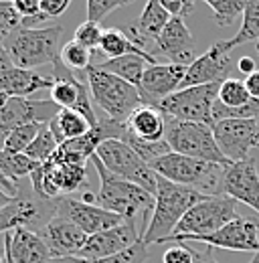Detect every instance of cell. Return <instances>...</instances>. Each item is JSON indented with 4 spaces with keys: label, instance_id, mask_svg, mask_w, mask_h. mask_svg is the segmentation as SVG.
Instances as JSON below:
<instances>
[{
    "label": "cell",
    "instance_id": "cell-28",
    "mask_svg": "<svg viewBox=\"0 0 259 263\" xmlns=\"http://www.w3.org/2000/svg\"><path fill=\"white\" fill-rule=\"evenodd\" d=\"M94 126L75 109H59V114L49 122V130L53 132L57 144H63L67 140H75L79 136H85Z\"/></svg>",
    "mask_w": 259,
    "mask_h": 263
},
{
    "label": "cell",
    "instance_id": "cell-20",
    "mask_svg": "<svg viewBox=\"0 0 259 263\" xmlns=\"http://www.w3.org/2000/svg\"><path fill=\"white\" fill-rule=\"evenodd\" d=\"M231 57L225 49L215 43L209 51H205L202 55H198L194 59L193 65H189L182 87H194V85H209V83H223L225 79H229L231 73Z\"/></svg>",
    "mask_w": 259,
    "mask_h": 263
},
{
    "label": "cell",
    "instance_id": "cell-47",
    "mask_svg": "<svg viewBox=\"0 0 259 263\" xmlns=\"http://www.w3.org/2000/svg\"><path fill=\"white\" fill-rule=\"evenodd\" d=\"M14 198H16V197H10V195H8V193H6L4 189H0V209L8 206V204H10V202H12Z\"/></svg>",
    "mask_w": 259,
    "mask_h": 263
},
{
    "label": "cell",
    "instance_id": "cell-29",
    "mask_svg": "<svg viewBox=\"0 0 259 263\" xmlns=\"http://www.w3.org/2000/svg\"><path fill=\"white\" fill-rule=\"evenodd\" d=\"M259 41V0H245V10H243V23L241 29L235 33V36L219 41V45L231 53L235 47L247 45V43H257Z\"/></svg>",
    "mask_w": 259,
    "mask_h": 263
},
{
    "label": "cell",
    "instance_id": "cell-11",
    "mask_svg": "<svg viewBox=\"0 0 259 263\" xmlns=\"http://www.w3.org/2000/svg\"><path fill=\"white\" fill-rule=\"evenodd\" d=\"M87 81V79H85ZM85 81L79 77V73L67 69L59 61L53 63V87H51V99L61 109H75L81 114L91 126H97V118L94 103H91V91L85 87Z\"/></svg>",
    "mask_w": 259,
    "mask_h": 263
},
{
    "label": "cell",
    "instance_id": "cell-49",
    "mask_svg": "<svg viewBox=\"0 0 259 263\" xmlns=\"http://www.w3.org/2000/svg\"><path fill=\"white\" fill-rule=\"evenodd\" d=\"M251 263H259V251L253 255V259H251Z\"/></svg>",
    "mask_w": 259,
    "mask_h": 263
},
{
    "label": "cell",
    "instance_id": "cell-4",
    "mask_svg": "<svg viewBox=\"0 0 259 263\" xmlns=\"http://www.w3.org/2000/svg\"><path fill=\"white\" fill-rule=\"evenodd\" d=\"M61 36H63L61 25L47 29L21 27L2 43L0 51L10 59L12 65L21 69H34L39 65L59 61Z\"/></svg>",
    "mask_w": 259,
    "mask_h": 263
},
{
    "label": "cell",
    "instance_id": "cell-46",
    "mask_svg": "<svg viewBox=\"0 0 259 263\" xmlns=\"http://www.w3.org/2000/svg\"><path fill=\"white\" fill-rule=\"evenodd\" d=\"M0 189H4L10 197H18V195H21V193H18V189H16V186H14V184H12L4 174H2V170H0Z\"/></svg>",
    "mask_w": 259,
    "mask_h": 263
},
{
    "label": "cell",
    "instance_id": "cell-33",
    "mask_svg": "<svg viewBox=\"0 0 259 263\" xmlns=\"http://www.w3.org/2000/svg\"><path fill=\"white\" fill-rule=\"evenodd\" d=\"M61 63H63L67 69L75 71V73H85L89 67L94 65V53L85 47H81L79 43H75L73 39L69 43H65L61 47V55H59Z\"/></svg>",
    "mask_w": 259,
    "mask_h": 263
},
{
    "label": "cell",
    "instance_id": "cell-22",
    "mask_svg": "<svg viewBox=\"0 0 259 263\" xmlns=\"http://www.w3.org/2000/svg\"><path fill=\"white\" fill-rule=\"evenodd\" d=\"M53 87V79L41 77L32 69H21L12 65L10 59L0 51V91L10 98H31L32 93Z\"/></svg>",
    "mask_w": 259,
    "mask_h": 263
},
{
    "label": "cell",
    "instance_id": "cell-2",
    "mask_svg": "<svg viewBox=\"0 0 259 263\" xmlns=\"http://www.w3.org/2000/svg\"><path fill=\"white\" fill-rule=\"evenodd\" d=\"M99 176V191H97V204L109 213L120 215L122 219H136L142 215L146 227L150 223V211H154L156 198L144 191L142 186L128 182L116 174H112L96 154L89 158Z\"/></svg>",
    "mask_w": 259,
    "mask_h": 263
},
{
    "label": "cell",
    "instance_id": "cell-41",
    "mask_svg": "<svg viewBox=\"0 0 259 263\" xmlns=\"http://www.w3.org/2000/svg\"><path fill=\"white\" fill-rule=\"evenodd\" d=\"M71 0H41V14L47 18H57L65 14V10L69 8Z\"/></svg>",
    "mask_w": 259,
    "mask_h": 263
},
{
    "label": "cell",
    "instance_id": "cell-43",
    "mask_svg": "<svg viewBox=\"0 0 259 263\" xmlns=\"http://www.w3.org/2000/svg\"><path fill=\"white\" fill-rule=\"evenodd\" d=\"M193 255L194 263H219L213 255V247H209V245H205L200 249H193Z\"/></svg>",
    "mask_w": 259,
    "mask_h": 263
},
{
    "label": "cell",
    "instance_id": "cell-30",
    "mask_svg": "<svg viewBox=\"0 0 259 263\" xmlns=\"http://www.w3.org/2000/svg\"><path fill=\"white\" fill-rule=\"evenodd\" d=\"M39 162H34L32 158H29L25 152L23 154H14V152H6L0 150V170L2 174L16 186V180L31 176L32 172L39 168Z\"/></svg>",
    "mask_w": 259,
    "mask_h": 263
},
{
    "label": "cell",
    "instance_id": "cell-15",
    "mask_svg": "<svg viewBox=\"0 0 259 263\" xmlns=\"http://www.w3.org/2000/svg\"><path fill=\"white\" fill-rule=\"evenodd\" d=\"M140 241H142V237L138 235L136 219H126L118 227H112V229L91 235L87 239V243L83 245V249L75 257H81V259L112 257V255H118V253L126 251L130 247H134Z\"/></svg>",
    "mask_w": 259,
    "mask_h": 263
},
{
    "label": "cell",
    "instance_id": "cell-13",
    "mask_svg": "<svg viewBox=\"0 0 259 263\" xmlns=\"http://www.w3.org/2000/svg\"><path fill=\"white\" fill-rule=\"evenodd\" d=\"M217 146L231 162L247 160L251 150L259 146L257 118H229L213 126Z\"/></svg>",
    "mask_w": 259,
    "mask_h": 263
},
{
    "label": "cell",
    "instance_id": "cell-5",
    "mask_svg": "<svg viewBox=\"0 0 259 263\" xmlns=\"http://www.w3.org/2000/svg\"><path fill=\"white\" fill-rule=\"evenodd\" d=\"M85 79L91 91V99L101 107L103 116L116 122H128V118L144 105L138 87L132 83L101 71L97 65H91L85 71Z\"/></svg>",
    "mask_w": 259,
    "mask_h": 263
},
{
    "label": "cell",
    "instance_id": "cell-37",
    "mask_svg": "<svg viewBox=\"0 0 259 263\" xmlns=\"http://www.w3.org/2000/svg\"><path fill=\"white\" fill-rule=\"evenodd\" d=\"M21 27H23V16L16 12L12 0H0V47Z\"/></svg>",
    "mask_w": 259,
    "mask_h": 263
},
{
    "label": "cell",
    "instance_id": "cell-39",
    "mask_svg": "<svg viewBox=\"0 0 259 263\" xmlns=\"http://www.w3.org/2000/svg\"><path fill=\"white\" fill-rule=\"evenodd\" d=\"M134 0H87V21L101 23V18H105L112 10L128 6Z\"/></svg>",
    "mask_w": 259,
    "mask_h": 263
},
{
    "label": "cell",
    "instance_id": "cell-50",
    "mask_svg": "<svg viewBox=\"0 0 259 263\" xmlns=\"http://www.w3.org/2000/svg\"><path fill=\"white\" fill-rule=\"evenodd\" d=\"M255 49H257V53H259V41L255 43Z\"/></svg>",
    "mask_w": 259,
    "mask_h": 263
},
{
    "label": "cell",
    "instance_id": "cell-44",
    "mask_svg": "<svg viewBox=\"0 0 259 263\" xmlns=\"http://www.w3.org/2000/svg\"><path fill=\"white\" fill-rule=\"evenodd\" d=\"M245 85H247V91H249V96H251L253 99H259V71L251 73V75H247V79H245Z\"/></svg>",
    "mask_w": 259,
    "mask_h": 263
},
{
    "label": "cell",
    "instance_id": "cell-27",
    "mask_svg": "<svg viewBox=\"0 0 259 263\" xmlns=\"http://www.w3.org/2000/svg\"><path fill=\"white\" fill-rule=\"evenodd\" d=\"M94 65H97L105 73H112V75L128 81L134 87H140L144 71L150 63L140 55H124V57H118V59H105V61L94 63Z\"/></svg>",
    "mask_w": 259,
    "mask_h": 263
},
{
    "label": "cell",
    "instance_id": "cell-24",
    "mask_svg": "<svg viewBox=\"0 0 259 263\" xmlns=\"http://www.w3.org/2000/svg\"><path fill=\"white\" fill-rule=\"evenodd\" d=\"M170 18H172V14L162 6L160 0H148L144 10L138 16V23L130 27L128 33L142 49L148 51V47H150L148 43L150 41L156 43V39L160 36L164 27L170 23Z\"/></svg>",
    "mask_w": 259,
    "mask_h": 263
},
{
    "label": "cell",
    "instance_id": "cell-52",
    "mask_svg": "<svg viewBox=\"0 0 259 263\" xmlns=\"http://www.w3.org/2000/svg\"><path fill=\"white\" fill-rule=\"evenodd\" d=\"M257 120H259V116H257Z\"/></svg>",
    "mask_w": 259,
    "mask_h": 263
},
{
    "label": "cell",
    "instance_id": "cell-34",
    "mask_svg": "<svg viewBox=\"0 0 259 263\" xmlns=\"http://www.w3.org/2000/svg\"><path fill=\"white\" fill-rule=\"evenodd\" d=\"M213 8V21L219 29L231 27L239 16H243L245 0H205Z\"/></svg>",
    "mask_w": 259,
    "mask_h": 263
},
{
    "label": "cell",
    "instance_id": "cell-35",
    "mask_svg": "<svg viewBox=\"0 0 259 263\" xmlns=\"http://www.w3.org/2000/svg\"><path fill=\"white\" fill-rule=\"evenodd\" d=\"M57 148H59V144H57L53 132L49 130V126H45L43 130L39 132V136L34 138V142L27 148L25 154H27L29 158H32L34 162L45 164V162H49V160L53 158V154L57 152Z\"/></svg>",
    "mask_w": 259,
    "mask_h": 263
},
{
    "label": "cell",
    "instance_id": "cell-6",
    "mask_svg": "<svg viewBox=\"0 0 259 263\" xmlns=\"http://www.w3.org/2000/svg\"><path fill=\"white\" fill-rule=\"evenodd\" d=\"M237 217H239L237 215V200H233L227 195L207 197L205 200L196 202L193 209L182 217V221L176 225V229L166 239V243L168 241L189 243L196 237L213 235Z\"/></svg>",
    "mask_w": 259,
    "mask_h": 263
},
{
    "label": "cell",
    "instance_id": "cell-40",
    "mask_svg": "<svg viewBox=\"0 0 259 263\" xmlns=\"http://www.w3.org/2000/svg\"><path fill=\"white\" fill-rule=\"evenodd\" d=\"M164 263H194L193 247L189 243H176L172 247L166 249V253L162 255Z\"/></svg>",
    "mask_w": 259,
    "mask_h": 263
},
{
    "label": "cell",
    "instance_id": "cell-23",
    "mask_svg": "<svg viewBox=\"0 0 259 263\" xmlns=\"http://www.w3.org/2000/svg\"><path fill=\"white\" fill-rule=\"evenodd\" d=\"M4 247L10 249V255L16 263H51L53 253L39 231L29 227L4 233Z\"/></svg>",
    "mask_w": 259,
    "mask_h": 263
},
{
    "label": "cell",
    "instance_id": "cell-36",
    "mask_svg": "<svg viewBox=\"0 0 259 263\" xmlns=\"http://www.w3.org/2000/svg\"><path fill=\"white\" fill-rule=\"evenodd\" d=\"M45 126L43 124H27V126H21L12 132L4 144L2 150L6 152H14V154H23L27 152V148L34 142V138L39 136V132L43 130Z\"/></svg>",
    "mask_w": 259,
    "mask_h": 263
},
{
    "label": "cell",
    "instance_id": "cell-1",
    "mask_svg": "<svg viewBox=\"0 0 259 263\" xmlns=\"http://www.w3.org/2000/svg\"><path fill=\"white\" fill-rule=\"evenodd\" d=\"M154 198H156V204H154L150 223L142 235V243H146V245L166 243V239L174 233L176 225L182 221V217L196 202L205 200L207 195H202L194 189H189V186L174 184L158 174V186H156Z\"/></svg>",
    "mask_w": 259,
    "mask_h": 263
},
{
    "label": "cell",
    "instance_id": "cell-51",
    "mask_svg": "<svg viewBox=\"0 0 259 263\" xmlns=\"http://www.w3.org/2000/svg\"><path fill=\"white\" fill-rule=\"evenodd\" d=\"M0 263H6V261H2V259H0Z\"/></svg>",
    "mask_w": 259,
    "mask_h": 263
},
{
    "label": "cell",
    "instance_id": "cell-10",
    "mask_svg": "<svg viewBox=\"0 0 259 263\" xmlns=\"http://www.w3.org/2000/svg\"><path fill=\"white\" fill-rule=\"evenodd\" d=\"M31 180L36 198L43 202H53L73 191L87 186V172L85 166L57 162L51 158L32 172Z\"/></svg>",
    "mask_w": 259,
    "mask_h": 263
},
{
    "label": "cell",
    "instance_id": "cell-7",
    "mask_svg": "<svg viewBox=\"0 0 259 263\" xmlns=\"http://www.w3.org/2000/svg\"><path fill=\"white\" fill-rule=\"evenodd\" d=\"M164 118H166L164 140L168 142L172 152L198 158V160H207V162H215V164H231V160L225 158V154L217 146V140H215L211 126L198 124V122L176 120L170 116H164Z\"/></svg>",
    "mask_w": 259,
    "mask_h": 263
},
{
    "label": "cell",
    "instance_id": "cell-3",
    "mask_svg": "<svg viewBox=\"0 0 259 263\" xmlns=\"http://www.w3.org/2000/svg\"><path fill=\"white\" fill-rule=\"evenodd\" d=\"M152 170L164 176L166 180L194 189L207 197H219L223 195V176L225 166L198 160L191 156H182L176 152H168L162 158L152 162Z\"/></svg>",
    "mask_w": 259,
    "mask_h": 263
},
{
    "label": "cell",
    "instance_id": "cell-16",
    "mask_svg": "<svg viewBox=\"0 0 259 263\" xmlns=\"http://www.w3.org/2000/svg\"><path fill=\"white\" fill-rule=\"evenodd\" d=\"M196 243L209 245L213 249H227V251H245L257 253L259 251V223L253 219H233L223 229L213 235L196 237Z\"/></svg>",
    "mask_w": 259,
    "mask_h": 263
},
{
    "label": "cell",
    "instance_id": "cell-26",
    "mask_svg": "<svg viewBox=\"0 0 259 263\" xmlns=\"http://www.w3.org/2000/svg\"><path fill=\"white\" fill-rule=\"evenodd\" d=\"M99 51H101L107 59H118V57H124V55H140V57H144L150 65H158L156 57H154L150 51L142 49L130 34H126L124 31H120V29H116V27L103 31Z\"/></svg>",
    "mask_w": 259,
    "mask_h": 263
},
{
    "label": "cell",
    "instance_id": "cell-17",
    "mask_svg": "<svg viewBox=\"0 0 259 263\" xmlns=\"http://www.w3.org/2000/svg\"><path fill=\"white\" fill-rule=\"evenodd\" d=\"M223 195L237 202H243L259 213V172L255 158L241 162H231L225 166L223 176Z\"/></svg>",
    "mask_w": 259,
    "mask_h": 263
},
{
    "label": "cell",
    "instance_id": "cell-8",
    "mask_svg": "<svg viewBox=\"0 0 259 263\" xmlns=\"http://www.w3.org/2000/svg\"><path fill=\"white\" fill-rule=\"evenodd\" d=\"M219 87L221 83L184 87L168 98L156 101L152 107L160 109L164 116L184 120V122L207 124L213 128V107L219 101Z\"/></svg>",
    "mask_w": 259,
    "mask_h": 263
},
{
    "label": "cell",
    "instance_id": "cell-48",
    "mask_svg": "<svg viewBox=\"0 0 259 263\" xmlns=\"http://www.w3.org/2000/svg\"><path fill=\"white\" fill-rule=\"evenodd\" d=\"M4 253H6V255H4V261H6V263H16L14 259H12V255H10V249H8V247H4Z\"/></svg>",
    "mask_w": 259,
    "mask_h": 263
},
{
    "label": "cell",
    "instance_id": "cell-14",
    "mask_svg": "<svg viewBox=\"0 0 259 263\" xmlns=\"http://www.w3.org/2000/svg\"><path fill=\"white\" fill-rule=\"evenodd\" d=\"M53 215H59L67 221H71L81 231H85L89 237L96 233H101V231L112 229V227H118L126 221L120 215L101 209L99 204H87L81 198L69 197H61L55 200Z\"/></svg>",
    "mask_w": 259,
    "mask_h": 263
},
{
    "label": "cell",
    "instance_id": "cell-25",
    "mask_svg": "<svg viewBox=\"0 0 259 263\" xmlns=\"http://www.w3.org/2000/svg\"><path fill=\"white\" fill-rule=\"evenodd\" d=\"M130 134L144 142H162L166 136V118L152 105H140L126 122Z\"/></svg>",
    "mask_w": 259,
    "mask_h": 263
},
{
    "label": "cell",
    "instance_id": "cell-38",
    "mask_svg": "<svg viewBox=\"0 0 259 263\" xmlns=\"http://www.w3.org/2000/svg\"><path fill=\"white\" fill-rule=\"evenodd\" d=\"M101 36H103V29L99 23H94V21H85L81 23L75 33H73V41L79 43L81 47L89 49L91 53L94 51H99V45H101Z\"/></svg>",
    "mask_w": 259,
    "mask_h": 263
},
{
    "label": "cell",
    "instance_id": "cell-9",
    "mask_svg": "<svg viewBox=\"0 0 259 263\" xmlns=\"http://www.w3.org/2000/svg\"><path fill=\"white\" fill-rule=\"evenodd\" d=\"M96 156L103 162V166L112 174L142 186L150 195H156L158 174L152 170V166L148 164L146 160H142L126 142H122V140H105L96 150Z\"/></svg>",
    "mask_w": 259,
    "mask_h": 263
},
{
    "label": "cell",
    "instance_id": "cell-31",
    "mask_svg": "<svg viewBox=\"0 0 259 263\" xmlns=\"http://www.w3.org/2000/svg\"><path fill=\"white\" fill-rule=\"evenodd\" d=\"M148 257H150L148 255V245L140 241L126 251H122L118 255H112V257H103V259H81V257L69 255V257H53L51 263H146Z\"/></svg>",
    "mask_w": 259,
    "mask_h": 263
},
{
    "label": "cell",
    "instance_id": "cell-19",
    "mask_svg": "<svg viewBox=\"0 0 259 263\" xmlns=\"http://www.w3.org/2000/svg\"><path fill=\"white\" fill-rule=\"evenodd\" d=\"M156 49L174 65H193L196 59L194 39L191 29L184 23V16H172L156 39Z\"/></svg>",
    "mask_w": 259,
    "mask_h": 263
},
{
    "label": "cell",
    "instance_id": "cell-32",
    "mask_svg": "<svg viewBox=\"0 0 259 263\" xmlns=\"http://www.w3.org/2000/svg\"><path fill=\"white\" fill-rule=\"evenodd\" d=\"M251 99L253 98L249 96L245 81H241V79L229 77V79H225L221 83V87H219V103H223L229 109H241Z\"/></svg>",
    "mask_w": 259,
    "mask_h": 263
},
{
    "label": "cell",
    "instance_id": "cell-18",
    "mask_svg": "<svg viewBox=\"0 0 259 263\" xmlns=\"http://www.w3.org/2000/svg\"><path fill=\"white\" fill-rule=\"evenodd\" d=\"M184 65H174V63H158V65H148L144 71L142 83L138 87L140 96L146 105H154L156 101L168 98L176 91H180L184 75H187Z\"/></svg>",
    "mask_w": 259,
    "mask_h": 263
},
{
    "label": "cell",
    "instance_id": "cell-45",
    "mask_svg": "<svg viewBox=\"0 0 259 263\" xmlns=\"http://www.w3.org/2000/svg\"><path fill=\"white\" fill-rule=\"evenodd\" d=\"M237 69H239L241 73H245V75H251V73L257 71V69H255V61H253L251 57H241L239 63H237Z\"/></svg>",
    "mask_w": 259,
    "mask_h": 263
},
{
    "label": "cell",
    "instance_id": "cell-21",
    "mask_svg": "<svg viewBox=\"0 0 259 263\" xmlns=\"http://www.w3.org/2000/svg\"><path fill=\"white\" fill-rule=\"evenodd\" d=\"M39 233L47 241L53 257L77 255L89 239V235L85 231H81L77 225H73L71 221H67L59 215H51Z\"/></svg>",
    "mask_w": 259,
    "mask_h": 263
},
{
    "label": "cell",
    "instance_id": "cell-12",
    "mask_svg": "<svg viewBox=\"0 0 259 263\" xmlns=\"http://www.w3.org/2000/svg\"><path fill=\"white\" fill-rule=\"evenodd\" d=\"M59 109L61 107L53 99L10 98L4 107H0V150L16 128L27 124L49 126V122L59 114Z\"/></svg>",
    "mask_w": 259,
    "mask_h": 263
},
{
    "label": "cell",
    "instance_id": "cell-42",
    "mask_svg": "<svg viewBox=\"0 0 259 263\" xmlns=\"http://www.w3.org/2000/svg\"><path fill=\"white\" fill-rule=\"evenodd\" d=\"M12 4L16 12L23 16V21L41 14V0H12Z\"/></svg>",
    "mask_w": 259,
    "mask_h": 263
}]
</instances>
